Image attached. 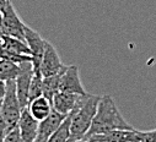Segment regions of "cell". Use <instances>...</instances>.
Masks as SVG:
<instances>
[{"instance_id": "cell-21", "label": "cell", "mask_w": 156, "mask_h": 142, "mask_svg": "<svg viewBox=\"0 0 156 142\" xmlns=\"http://www.w3.org/2000/svg\"><path fill=\"white\" fill-rule=\"evenodd\" d=\"M8 131H6V126L4 123V119L2 117V113H0V142H4V138L6 136Z\"/></svg>"}, {"instance_id": "cell-5", "label": "cell", "mask_w": 156, "mask_h": 142, "mask_svg": "<svg viewBox=\"0 0 156 142\" xmlns=\"http://www.w3.org/2000/svg\"><path fill=\"white\" fill-rule=\"evenodd\" d=\"M65 65L62 63V59L59 56L58 50L55 49V47L46 41L44 43V50H43V55H42V60H41V65H40V71L43 77H49V76H54L58 75L65 70Z\"/></svg>"}, {"instance_id": "cell-15", "label": "cell", "mask_w": 156, "mask_h": 142, "mask_svg": "<svg viewBox=\"0 0 156 142\" xmlns=\"http://www.w3.org/2000/svg\"><path fill=\"white\" fill-rule=\"evenodd\" d=\"M60 74L54 75V76H49V77H43V82H42V96L44 98H47L51 103L53 97L59 92V83H60Z\"/></svg>"}, {"instance_id": "cell-1", "label": "cell", "mask_w": 156, "mask_h": 142, "mask_svg": "<svg viewBox=\"0 0 156 142\" xmlns=\"http://www.w3.org/2000/svg\"><path fill=\"white\" fill-rule=\"evenodd\" d=\"M132 129L134 127L124 119V117L118 109V106H117L113 97L105 94L100 97L96 115L84 140L94 135L109 132L112 130H132Z\"/></svg>"}, {"instance_id": "cell-4", "label": "cell", "mask_w": 156, "mask_h": 142, "mask_svg": "<svg viewBox=\"0 0 156 142\" xmlns=\"http://www.w3.org/2000/svg\"><path fill=\"white\" fill-rule=\"evenodd\" d=\"M2 20H3V29L4 36H10V37L25 41V26L23 21L19 16L17 11L15 10L14 5L9 0L5 5L4 10L2 11Z\"/></svg>"}, {"instance_id": "cell-10", "label": "cell", "mask_w": 156, "mask_h": 142, "mask_svg": "<svg viewBox=\"0 0 156 142\" xmlns=\"http://www.w3.org/2000/svg\"><path fill=\"white\" fill-rule=\"evenodd\" d=\"M86 96V94H85ZM85 96L81 94H74L69 92H62L59 91L52 99V108L57 113L66 117L69 115L75 106L79 104Z\"/></svg>"}, {"instance_id": "cell-24", "label": "cell", "mask_w": 156, "mask_h": 142, "mask_svg": "<svg viewBox=\"0 0 156 142\" xmlns=\"http://www.w3.org/2000/svg\"><path fill=\"white\" fill-rule=\"evenodd\" d=\"M74 142H89V141H85V140H79V141H74Z\"/></svg>"}, {"instance_id": "cell-2", "label": "cell", "mask_w": 156, "mask_h": 142, "mask_svg": "<svg viewBox=\"0 0 156 142\" xmlns=\"http://www.w3.org/2000/svg\"><path fill=\"white\" fill-rule=\"evenodd\" d=\"M98 100H100V96L87 93L83 98V100L73 109V112L70 113L71 121H70L69 142L84 140L96 115Z\"/></svg>"}, {"instance_id": "cell-6", "label": "cell", "mask_w": 156, "mask_h": 142, "mask_svg": "<svg viewBox=\"0 0 156 142\" xmlns=\"http://www.w3.org/2000/svg\"><path fill=\"white\" fill-rule=\"evenodd\" d=\"M19 67H20V71L15 80L16 94H17L21 108L25 109L28 104V91H30V85L33 76V66L31 61H26V63L19 64Z\"/></svg>"}, {"instance_id": "cell-9", "label": "cell", "mask_w": 156, "mask_h": 142, "mask_svg": "<svg viewBox=\"0 0 156 142\" xmlns=\"http://www.w3.org/2000/svg\"><path fill=\"white\" fill-rule=\"evenodd\" d=\"M25 42L27 43L30 50H31V56H32V66L33 71H40V65L44 50V43L46 39L42 38V36L31 28L30 26H25Z\"/></svg>"}, {"instance_id": "cell-22", "label": "cell", "mask_w": 156, "mask_h": 142, "mask_svg": "<svg viewBox=\"0 0 156 142\" xmlns=\"http://www.w3.org/2000/svg\"><path fill=\"white\" fill-rule=\"evenodd\" d=\"M5 92H6V82L0 81V103L3 102V98L5 96Z\"/></svg>"}, {"instance_id": "cell-17", "label": "cell", "mask_w": 156, "mask_h": 142, "mask_svg": "<svg viewBox=\"0 0 156 142\" xmlns=\"http://www.w3.org/2000/svg\"><path fill=\"white\" fill-rule=\"evenodd\" d=\"M70 121H71V114H69L62 125L49 136L47 142H69L70 137Z\"/></svg>"}, {"instance_id": "cell-7", "label": "cell", "mask_w": 156, "mask_h": 142, "mask_svg": "<svg viewBox=\"0 0 156 142\" xmlns=\"http://www.w3.org/2000/svg\"><path fill=\"white\" fill-rule=\"evenodd\" d=\"M59 91L69 92V93H74V94H81V96L87 94V92L80 80V70L76 65L66 66L65 70L62 73Z\"/></svg>"}, {"instance_id": "cell-13", "label": "cell", "mask_w": 156, "mask_h": 142, "mask_svg": "<svg viewBox=\"0 0 156 142\" xmlns=\"http://www.w3.org/2000/svg\"><path fill=\"white\" fill-rule=\"evenodd\" d=\"M27 110L30 112V114L37 120V121H42L44 120L53 110L52 108V103L44 98L43 96L42 97H38L31 102H28L27 104Z\"/></svg>"}, {"instance_id": "cell-19", "label": "cell", "mask_w": 156, "mask_h": 142, "mask_svg": "<svg viewBox=\"0 0 156 142\" xmlns=\"http://www.w3.org/2000/svg\"><path fill=\"white\" fill-rule=\"evenodd\" d=\"M4 142H22L21 136H20V132H19V129L15 127L10 132H8L6 136H5V138H4Z\"/></svg>"}, {"instance_id": "cell-25", "label": "cell", "mask_w": 156, "mask_h": 142, "mask_svg": "<svg viewBox=\"0 0 156 142\" xmlns=\"http://www.w3.org/2000/svg\"><path fill=\"white\" fill-rule=\"evenodd\" d=\"M36 142H44V141H36Z\"/></svg>"}, {"instance_id": "cell-16", "label": "cell", "mask_w": 156, "mask_h": 142, "mask_svg": "<svg viewBox=\"0 0 156 142\" xmlns=\"http://www.w3.org/2000/svg\"><path fill=\"white\" fill-rule=\"evenodd\" d=\"M19 71H20L19 64L0 59V81L8 82V81L16 80Z\"/></svg>"}, {"instance_id": "cell-8", "label": "cell", "mask_w": 156, "mask_h": 142, "mask_svg": "<svg viewBox=\"0 0 156 142\" xmlns=\"http://www.w3.org/2000/svg\"><path fill=\"white\" fill-rule=\"evenodd\" d=\"M144 131L136 129L132 130H112L106 134L94 135L86 138L89 142H140L143 138Z\"/></svg>"}, {"instance_id": "cell-12", "label": "cell", "mask_w": 156, "mask_h": 142, "mask_svg": "<svg viewBox=\"0 0 156 142\" xmlns=\"http://www.w3.org/2000/svg\"><path fill=\"white\" fill-rule=\"evenodd\" d=\"M68 117V115H66ZM55 110H52V113L42 121H38V131H37V138L36 141H44L49 138V136L62 125L64 119L66 118Z\"/></svg>"}, {"instance_id": "cell-11", "label": "cell", "mask_w": 156, "mask_h": 142, "mask_svg": "<svg viewBox=\"0 0 156 142\" xmlns=\"http://www.w3.org/2000/svg\"><path fill=\"white\" fill-rule=\"evenodd\" d=\"M17 129H19L22 142H36L37 131H38V121L30 114L27 108L22 109L21 112Z\"/></svg>"}, {"instance_id": "cell-23", "label": "cell", "mask_w": 156, "mask_h": 142, "mask_svg": "<svg viewBox=\"0 0 156 142\" xmlns=\"http://www.w3.org/2000/svg\"><path fill=\"white\" fill-rule=\"evenodd\" d=\"M4 36V29H3V20H2V12H0V38Z\"/></svg>"}, {"instance_id": "cell-20", "label": "cell", "mask_w": 156, "mask_h": 142, "mask_svg": "<svg viewBox=\"0 0 156 142\" xmlns=\"http://www.w3.org/2000/svg\"><path fill=\"white\" fill-rule=\"evenodd\" d=\"M140 142H156V129L150 131H144V135Z\"/></svg>"}, {"instance_id": "cell-14", "label": "cell", "mask_w": 156, "mask_h": 142, "mask_svg": "<svg viewBox=\"0 0 156 142\" xmlns=\"http://www.w3.org/2000/svg\"><path fill=\"white\" fill-rule=\"evenodd\" d=\"M0 48H3L8 52H11V53H16V54L31 55V50L25 41L10 37V36H3L0 38Z\"/></svg>"}, {"instance_id": "cell-3", "label": "cell", "mask_w": 156, "mask_h": 142, "mask_svg": "<svg viewBox=\"0 0 156 142\" xmlns=\"http://www.w3.org/2000/svg\"><path fill=\"white\" fill-rule=\"evenodd\" d=\"M21 112H22V108H21L17 94H16L15 80L8 81L5 96L3 98V102L0 103V113H2V117L4 119L8 132L17 127Z\"/></svg>"}, {"instance_id": "cell-18", "label": "cell", "mask_w": 156, "mask_h": 142, "mask_svg": "<svg viewBox=\"0 0 156 142\" xmlns=\"http://www.w3.org/2000/svg\"><path fill=\"white\" fill-rule=\"evenodd\" d=\"M42 82H43V76L41 74V71H33V76H32L30 91H28V102L38 97H42Z\"/></svg>"}]
</instances>
